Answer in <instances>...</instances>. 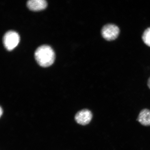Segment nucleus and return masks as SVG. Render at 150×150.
<instances>
[{
  "mask_svg": "<svg viewBox=\"0 0 150 150\" xmlns=\"http://www.w3.org/2000/svg\"><path fill=\"white\" fill-rule=\"evenodd\" d=\"M137 121L142 125L145 126H150V110L144 109L140 112Z\"/></svg>",
  "mask_w": 150,
  "mask_h": 150,
  "instance_id": "obj_6",
  "label": "nucleus"
},
{
  "mask_svg": "<svg viewBox=\"0 0 150 150\" xmlns=\"http://www.w3.org/2000/svg\"><path fill=\"white\" fill-rule=\"evenodd\" d=\"M2 112H3V110L2 109V108L1 107V116L2 114Z\"/></svg>",
  "mask_w": 150,
  "mask_h": 150,
  "instance_id": "obj_9",
  "label": "nucleus"
},
{
  "mask_svg": "<svg viewBox=\"0 0 150 150\" xmlns=\"http://www.w3.org/2000/svg\"><path fill=\"white\" fill-rule=\"evenodd\" d=\"M20 40L19 35L16 32H7L4 36L3 44L5 48L9 51L13 50L18 45Z\"/></svg>",
  "mask_w": 150,
  "mask_h": 150,
  "instance_id": "obj_2",
  "label": "nucleus"
},
{
  "mask_svg": "<svg viewBox=\"0 0 150 150\" xmlns=\"http://www.w3.org/2000/svg\"><path fill=\"white\" fill-rule=\"evenodd\" d=\"M93 118V114L89 110L84 109L77 112L75 116V120L79 124L85 125L88 124Z\"/></svg>",
  "mask_w": 150,
  "mask_h": 150,
  "instance_id": "obj_4",
  "label": "nucleus"
},
{
  "mask_svg": "<svg viewBox=\"0 0 150 150\" xmlns=\"http://www.w3.org/2000/svg\"><path fill=\"white\" fill-rule=\"evenodd\" d=\"M35 56L38 64L43 67L50 66L55 59L53 50L51 47L46 45L39 47L35 52Z\"/></svg>",
  "mask_w": 150,
  "mask_h": 150,
  "instance_id": "obj_1",
  "label": "nucleus"
},
{
  "mask_svg": "<svg viewBox=\"0 0 150 150\" xmlns=\"http://www.w3.org/2000/svg\"><path fill=\"white\" fill-rule=\"evenodd\" d=\"M27 5L30 10L37 11L45 8L47 3L45 0H30L28 1Z\"/></svg>",
  "mask_w": 150,
  "mask_h": 150,
  "instance_id": "obj_5",
  "label": "nucleus"
},
{
  "mask_svg": "<svg viewBox=\"0 0 150 150\" xmlns=\"http://www.w3.org/2000/svg\"><path fill=\"white\" fill-rule=\"evenodd\" d=\"M120 29L117 25L113 24H108L103 26L101 33L104 38L108 40H112L117 38Z\"/></svg>",
  "mask_w": 150,
  "mask_h": 150,
  "instance_id": "obj_3",
  "label": "nucleus"
},
{
  "mask_svg": "<svg viewBox=\"0 0 150 150\" xmlns=\"http://www.w3.org/2000/svg\"><path fill=\"white\" fill-rule=\"evenodd\" d=\"M147 85L148 87H149V88L150 89V78H149V79H148Z\"/></svg>",
  "mask_w": 150,
  "mask_h": 150,
  "instance_id": "obj_8",
  "label": "nucleus"
},
{
  "mask_svg": "<svg viewBox=\"0 0 150 150\" xmlns=\"http://www.w3.org/2000/svg\"><path fill=\"white\" fill-rule=\"evenodd\" d=\"M142 40L145 44L150 47V27L146 29L142 35Z\"/></svg>",
  "mask_w": 150,
  "mask_h": 150,
  "instance_id": "obj_7",
  "label": "nucleus"
}]
</instances>
